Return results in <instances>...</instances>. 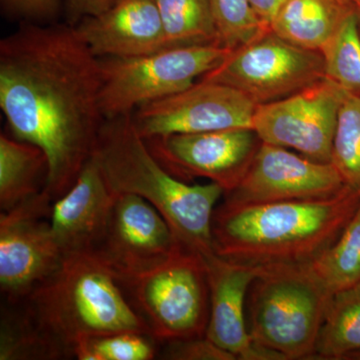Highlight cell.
Masks as SVG:
<instances>
[{"label":"cell","instance_id":"6da1fadb","mask_svg":"<svg viewBox=\"0 0 360 360\" xmlns=\"http://www.w3.org/2000/svg\"><path fill=\"white\" fill-rule=\"evenodd\" d=\"M101 86L99 58L75 26L20 22L0 41V108L13 137L46 155L53 201L94 155L105 120Z\"/></svg>","mask_w":360,"mask_h":360},{"label":"cell","instance_id":"7a4b0ae2","mask_svg":"<svg viewBox=\"0 0 360 360\" xmlns=\"http://www.w3.org/2000/svg\"><path fill=\"white\" fill-rule=\"evenodd\" d=\"M4 316L39 359H70L90 336L150 335L115 274L94 253L70 255Z\"/></svg>","mask_w":360,"mask_h":360},{"label":"cell","instance_id":"3957f363","mask_svg":"<svg viewBox=\"0 0 360 360\" xmlns=\"http://www.w3.org/2000/svg\"><path fill=\"white\" fill-rule=\"evenodd\" d=\"M360 205L347 186L323 200L217 205L213 248L219 257L251 266L311 264L338 240Z\"/></svg>","mask_w":360,"mask_h":360},{"label":"cell","instance_id":"277c9868","mask_svg":"<svg viewBox=\"0 0 360 360\" xmlns=\"http://www.w3.org/2000/svg\"><path fill=\"white\" fill-rule=\"evenodd\" d=\"M92 158L113 193L141 196L165 217L180 245L202 257L214 253L212 217L224 189L212 181L191 184L167 172L131 115L105 118Z\"/></svg>","mask_w":360,"mask_h":360},{"label":"cell","instance_id":"5b68a950","mask_svg":"<svg viewBox=\"0 0 360 360\" xmlns=\"http://www.w3.org/2000/svg\"><path fill=\"white\" fill-rule=\"evenodd\" d=\"M333 295L311 264L262 267L248 290L251 338L286 360L314 359Z\"/></svg>","mask_w":360,"mask_h":360},{"label":"cell","instance_id":"8992f818","mask_svg":"<svg viewBox=\"0 0 360 360\" xmlns=\"http://www.w3.org/2000/svg\"><path fill=\"white\" fill-rule=\"evenodd\" d=\"M120 283L158 342L205 335L210 293L200 253L181 245L155 269Z\"/></svg>","mask_w":360,"mask_h":360},{"label":"cell","instance_id":"52a82bcc","mask_svg":"<svg viewBox=\"0 0 360 360\" xmlns=\"http://www.w3.org/2000/svg\"><path fill=\"white\" fill-rule=\"evenodd\" d=\"M219 44L170 47L137 58H99L104 118L131 115L139 106L184 91L229 56Z\"/></svg>","mask_w":360,"mask_h":360},{"label":"cell","instance_id":"ba28073f","mask_svg":"<svg viewBox=\"0 0 360 360\" xmlns=\"http://www.w3.org/2000/svg\"><path fill=\"white\" fill-rule=\"evenodd\" d=\"M324 77L321 51L296 46L269 30L229 52L198 80L229 85L262 105L292 96Z\"/></svg>","mask_w":360,"mask_h":360},{"label":"cell","instance_id":"9c48e42d","mask_svg":"<svg viewBox=\"0 0 360 360\" xmlns=\"http://www.w3.org/2000/svg\"><path fill=\"white\" fill-rule=\"evenodd\" d=\"M46 191L0 213V288L15 304L51 276L65 257L52 236Z\"/></svg>","mask_w":360,"mask_h":360},{"label":"cell","instance_id":"30bf717a","mask_svg":"<svg viewBox=\"0 0 360 360\" xmlns=\"http://www.w3.org/2000/svg\"><path fill=\"white\" fill-rule=\"evenodd\" d=\"M347 94L324 77L292 96L257 105L252 129L265 143L331 163L338 112Z\"/></svg>","mask_w":360,"mask_h":360},{"label":"cell","instance_id":"8fae6325","mask_svg":"<svg viewBox=\"0 0 360 360\" xmlns=\"http://www.w3.org/2000/svg\"><path fill=\"white\" fill-rule=\"evenodd\" d=\"M257 104L238 89L198 80L188 89L139 106L132 120L144 139L175 134L252 129Z\"/></svg>","mask_w":360,"mask_h":360},{"label":"cell","instance_id":"7c38bea8","mask_svg":"<svg viewBox=\"0 0 360 360\" xmlns=\"http://www.w3.org/2000/svg\"><path fill=\"white\" fill-rule=\"evenodd\" d=\"M167 172L184 181L203 177L222 187L238 186L262 141L253 129L160 135L146 139Z\"/></svg>","mask_w":360,"mask_h":360},{"label":"cell","instance_id":"4fadbf2b","mask_svg":"<svg viewBox=\"0 0 360 360\" xmlns=\"http://www.w3.org/2000/svg\"><path fill=\"white\" fill-rule=\"evenodd\" d=\"M181 246L165 217L148 201L116 194L103 238L94 255L124 281L155 269Z\"/></svg>","mask_w":360,"mask_h":360},{"label":"cell","instance_id":"5bb4252c","mask_svg":"<svg viewBox=\"0 0 360 360\" xmlns=\"http://www.w3.org/2000/svg\"><path fill=\"white\" fill-rule=\"evenodd\" d=\"M347 186L333 163L262 142L238 186L224 196L234 205L323 200Z\"/></svg>","mask_w":360,"mask_h":360},{"label":"cell","instance_id":"9a60e30c","mask_svg":"<svg viewBox=\"0 0 360 360\" xmlns=\"http://www.w3.org/2000/svg\"><path fill=\"white\" fill-rule=\"evenodd\" d=\"M203 258L210 293L206 338L238 360H286L255 343L246 326V295L262 267L238 264L215 253Z\"/></svg>","mask_w":360,"mask_h":360},{"label":"cell","instance_id":"2e32d148","mask_svg":"<svg viewBox=\"0 0 360 360\" xmlns=\"http://www.w3.org/2000/svg\"><path fill=\"white\" fill-rule=\"evenodd\" d=\"M115 196L91 156L68 193L52 203V236L63 257L96 253Z\"/></svg>","mask_w":360,"mask_h":360},{"label":"cell","instance_id":"e0dca14e","mask_svg":"<svg viewBox=\"0 0 360 360\" xmlns=\"http://www.w3.org/2000/svg\"><path fill=\"white\" fill-rule=\"evenodd\" d=\"M75 28L97 58H137L168 49L155 0H116Z\"/></svg>","mask_w":360,"mask_h":360},{"label":"cell","instance_id":"ac0fdd59","mask_svg":"<svg viewBox=\"0 0 360 360\" xmlns=\"http://www.w3.org/2000/svg\"><path fill=\"white\" fill-rule=\"evenodd\" d=\"M352 6L338 0H285L269 28L296 46L321 51Z\"/></svg>","mask_w":360,"mask_h":360},{"label":"cell","instance_id":"d6986e66","mask_svg":"<svg viewBox=\"0 0 360 360\" xmlns=\"http://www.w3.org/2000/svg\"><path fill=\"white\" fill-rule=\"evenodd\" d=\"M49 160L39 146L0 134V207L1 212L37 195L46 186Z\"/></svg>","mask_w":360,"mask_h":360},{"label":"cell","instance_id":"ffe728a7","mask_svg":"<svg viewBox=\"0 0 360 360\" xmlns=\"http://www.w3.org/2000/svg\"><path fill=\"white\" fill-rule=\"evenodd\" d=\"M360 359V283L331 298L314 359Z\"/></svg>","mask_w":360,"mask_h":360},{"label":"cell","instance_id":"44dd1931","mask_svg":"<svg viewBox=\"0 0 360 360\" xmlns=\"http://www.w3.org/2000/svg\"><path fill=\"white\" fill-rule=\"evenodd\" d=\"M168 49L219 44L210 0H155Z\"/></svg>","mask_w":360,"mask_h":360},{"label":"cell","instance_id":"7402d4cb","mask_svg":"<svg viewBox=\"0 0 360 360\" xmlns=\"http://www.w3.org/2000/svg\"><path fill=\"white\" fill-rule=\"evenodd\" d=\"M321 52L326 77L347 94L360 96V27L356 6L350 7Z\"/></svg>","mask_w":360,"mask_h":360},{"label":"cell","instance_id":"603a6c76","mask_svg":"<svg viewBox=\"0 0 360 360\" xmlns=\"http://www.w3.org/2000/svg\"><path fill=\"white\" fill-rule=\"evenodd\" d=\"M311 267L333 295L360 283V205L338 240Z\"/></svg>","mask_w":360,"mask_h":360},{"label":"cell","instance_id":"cb8c5ba5","mask_svg":"<svg viewBox=\"0 0 360 360\" xmlns=\"http://www.w3.org/2000/svg\"><path fill=\"white\" fill-rule=\"evenodd\" d=\"M331 163L345 184L360 191V96L347 94L333 137Z\"/></svg>","mask_w":360,"mask_h":360},{"label":"cell","instance_id":"d4e9b609","mask_svg":"<svg viewBox=\"0 0 360 360\" xmlns=\"http://www.w3.org/2000/svg\"><path fill=\"white\" fill-rule=\"evenodd\" d=\"M158 341L148 333L123 331L90 336L75 348L78 360H151L158 355Z\"/></svg>","mask_w":360,"mask_h":360},{"label":"cell","instance_id":"484cf974","mask_svg":"<svg viewBox=\"0 0 360 360\" xmlns=\"http://www.w3.org/2000/svg\"><path fill=\"white\" fill-rule=\"evenodd\" d=\"M220 44L229 51L257 39L269 28L257 18L248 0H210Z\"/></svg>","mask_w":360,"mask_h":360},{"label":"cell","instance_id":"4316f807","mask_svg":"<svg viewBox=\"0 0 360 360\" xmlns=\"http://www.w3.org/2000/svg\"><path fill=\"white\" fill-rule=\"evenodd\" d=\"M158 352L167 360H238L231 352L219 347L206 336L182 338L163 342Z\"/></svg>","mask_w":360,"mask_h":360},{"label":"cell","instance_id":"83f0119b","mask_svg":"<svg viewBox=\"0 0 360 360\" xmlns=\"http://www.w3.org/2000/svg\"><path fill=\"white\" fill-rule=\"evenodd\" d=\"M7 18L20 22L52 23L63 11V0H0Z\"/></svg>","mask_w":360,"mask_h":360},{"label":"cell","instance_id":"f1b7e54d","mask_svg":"<svg viewBox=\"0 0 360 360\" xmlns=\"http://www.w3.org/2000/svg\"><path fill=\"white\" fill-rule=\"evenodd\" d=\"M116 0H63L65 22L75 26L85 18L103 13Z\"/></svg>","mask_w":360,"mask_h":360},{"label":"cell","instance_id":"f546056e","mask_svg":"<svg viewBox=\"0 0 360 360\" xmlns=\"http://www.w3.org/2000/svg\"><path fill=\"white\" fill-rule=\"evenodd\" d=\"M248 1L257 18L266 27L269 28L270 23L274 20L277 11L285 0H248Z\"/></svg>","mask_w":360,"mask_h":360},{"label":"cell","instance_id":"4dcf8cb0","mask_svg":"<svg viewBox=\"0 0 360 360\" xmlns=\"http://www.w3.org/2000/svg\"><path fill=\"white\" fill-rule=\"evenodd\" d=\"M338 1L343 4H348V6H360V0H338Z\"/></svg>","mask_w":360,"mask_h":360},{"label":"cell","instance_id":"1f68e13d","mask_svg":"<svg viewBox=\"0 0 360 360\" xmlns=\"http://www.w3.org/2000/svg\"><path fill=\"white\" fill-rule=\"evenodd\" d=\"M357 14H359V27H360V6L357 7Z\"/></svg>","mask_w":360,"mask_h":360}]
</instances>
